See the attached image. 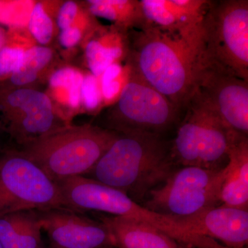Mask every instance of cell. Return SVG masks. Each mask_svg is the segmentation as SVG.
<instances>
[{
  "label": "cell",
  "instance_id": "obj_1",
  "mask_svg": "<svg viewBox=\"0 0 248 248\" xmlns=\"http://www.w3.org/2000/svg\"><path fill=\"white\" fill-rule=\"evenodd\" d=\"M129 71L184 112L195 92L200 33H172L148 24L128 32Z\"/></svg>",
  "mask_w": 248,
  "mask_h": 248
},
{
  "label": "cell",
  "instance_id": "obj_19",
  "mask_svg": "<svg viewBox=\"0 0 248 248\" xmlns=\"http://www.w3.org/2000/svg\"><path fill=\"white\" fill-rule=\"evenodd\" d=\"M53 58L51 49L44 46H32L24 52L22 64L17 71L0 85L9 88H22L33 82L39 73Z\"/></svg>",
  "mask_w": 248,
  "mask_h": 248
},
{
  "label": "cell",
  "instance_id": "obj_23",
  "mask_svg": "<svg viewBox=\"0 0 248 248\" xmlns=\"http://www.w3.org/2000/svg\"><path fill=\"white\" fill-rule=\"evenodd\" d=\"M122 73L123 68L117 63H112L106 70L101 76V93L102 97L106 101L115 99L120 94L123 88L122 87Z\"/></svg>",
  "mask_w": 248,
  "mask_h": 248
},
{
  "label": "cell",
  "instance_id": "obj_26",
  "mask_svg": "<svg viewBox=\"0 0 248 248\" xmlns=\"http://www.w3.org/2000/svg\"><path fill=\"white\" fill-rule=\"evenodd\" d=\"M82 37L81 29L76 26H73L61 31L59 37L60 44L64 48H73L79 43Z\"/></svg>",
  "mask_w": 248,
  "mask_h": 248
},
{
  "label": "cell",
  "instance_id": "obj_17",
  "mask_svg": "<svg viewBox=\"0 0 248 248\" xmlns=\"http://www.w3.org/2000/svg\"><path fill=\"white\" fill-rule=\"evenodd\" d=\"M89 41L86 46V58L93 76L99 78L116 60L128 53V32L115 27Z\"/></svg>",
  "mask_w": 248,
  "mask_h": 248
},
{
  "label": "cell",
  "instance_id": "obj_24",
  "mask_svg": "<svg viewBox=\"0 0 248 248\" xmlns=\"http://www.w3.org/2000/svg\"><path fill=\"white\" fill-rule=\"evenodd\" d=\"M81 102L87 110H94L102 99L97 78L92 74L86 75L83 78L81 89Z\"/></svg>",
  "mask_w": 248,
  "mask_h": 248
},
{
  "label": "cell",
  "instance_id": "obj_6",
  "mask_svg": "<svg viewBox=\"0 0 248 248\" xmlns=\"http://www.w3.org/2000/svg\"><path fill=\"white\" fill-rule=\"evenodd\" d=\"M226 166L219 170L178 167L162 185L153 189L142 206L166 216L187 217L221 205L220 194Z\"/></svg>",
  "mask_w": 248,
  "mask_h": 248
},
{
  "label": "cell",
  "instance_id": "obj_18",
  "mask_svg": "<svg viewBox=\"0 0 248 248\" xmlns=\"http://www.w3.org/2000/svg\"><path fill=\"white\" fill-rule=\"evenodd\" d=\"M90 14L115 23L116 27L125 31L146 27L141 2L137 0H90Z\"/></svg>",
  "mask_w": 248,
  "mask_h": 248
},
{
  "label": "cell",
  "instance_id": "obj_4",
  "mask_svg": "<svg viewBox=\"0 0 248 248\" xmlns=\"http://www.w3.org/2000/svg\"><path fill=\"white\" fill-rule=\"evenodd\" d=\"M239 135L194 93L170 141L171 158L177 167L223 169L229 161L232 144Z\"/></svg>",
  "mask_w": 248,
  "mask_h": 248
},
{
  "label": "cell",
  "instance_id": "obj_10",
  "mask_svg": "<svg viewBox=\"0 0 248 248\" xmlns=\"http://www.w3.org/2000/svg\"><path fill=\"white\" fill-rule=\"evenodd\" d=\"M0 122L5 133L22 147L68 125L45 93L1 85Z\"/></svg>",
  "mask_w": 248,
  "mask_h": 248
},
{
  "label": "cell",
  "instance_id": "obj_9",
  "mask_svg": "<svg viewBox=\"0 0 248 248\" xmlns=\"http://www.w3.org/2000/svg\"><path fill=\"white\" fill-rule=\"evenodd\" d=\"M129 71V70H128ZM183 111L129 71L128 81L109 115L108 130L135 131L165 137L177 128Z\"/></svg>",
  "mask_w": 248,
  "mask_h": 248
},
{
  "label": "cell",
  "instance_id": "obj_3",
  "mask_svg": "<svg viewBox=\"0 0 248 248\" xmlns=\"http://www.w3.org/2000/svg\"><path fill=\"white\" fill-rule=\"evenodd\" d=\"M117 135V132L89 124L68 125L23 147L19 151L55 182L86 175Z\"/></svg>",
  "mask_w": 248,
  "mask_h": 248
},
{
  "label": "cell",
  "instance_id": "obj_16",
  "mask_svg": "<svg viewBox=\"0 0 248 248\" xmlns=\"http://www.w3.org/2000/svg\"><path fill=\"white\" fill-rule=\"evenodd\" d=\"M36 210L0 216V243L4 248H45Z\"/></svg>",
  "mask_w": 248,
  "mask_h": 248
},
{
  "label": "cell",
  "instance_id": "obj_5",
  "mask_svg": "<svg viewBox=\"0 0 248 248\" xmlns=\"http://www.w3.org/2000/svg\"><path fill=\"white\" fill-rule=\"evenodd\" d=\"M203 55L248 81V1H211L201 27Z\"/></svg>",
  "mask_w": 248,
  "mask_h": 248
},
{
  "label": "cell",
  "instance_id": "obj_15",
  "mask_svg": "<svg viewBox=\"0 0 248 248\" xmlns=\"http://www.w3.org/2000/svg\"><path fill=\"white\" fill-rule=\"evenodd\" d=\"M221 205L248 210V137H236L222 184Z\"/></svg>",
  "mask_w": 248,
  "mask_h": 248
},
{
  "label": "cell",
  "instance_id": "obj_13",
  "mask_svg": "<svg viewBox=\"0 0 248 248\" xmlns=\"http://www.w3.org/2000/svg\"><path fill=\"white\" fill-rule=\"evenodd\" d=\"M179 218L195 232L221 241L225 247L246 248L247 246L248 210L220 205Z\"/></svg>",
  "mask_w": 248,
  "mask_h": 248
},
{
  "label": "cell",
  "instance_id": "obj_27",
  "mask_svg": "<svg viewBox=\"0 0 248 248\" xmlns=\"http://www.w3.org/2000/svg\"><path fill=\"white\" fill-rule=\"evenodd\" d=\"M8 35L6 31L0 27V50L2 49L7 42Z\"/></svg>",
  "mask_w": 248,
  "mask_h": 248
},
{
  "label": "cell",
  "instance_id": "obj_30",
  "mask_svg": "<svg viewBox=\"0 0 248 248\" xmlns=\"http://www.w3.org/2000/svg\"><path fill=\"white\" fill-rule=\"evenodd\" d=\"M45 248H50V246H45Z\"/></svg>",
  "mask_w": 248,
  "mask_h": 248
},
{
  "label": "cell",
  "instance_id": "obj_29",
  "mask_svg": "<svg viewBox=\"0 0 248 248\" xmlns=\"http://www.w3.org/2000/svg\"><path fill=\"white\" fill-rule=\"evenodd\" d=\"M0 248H3L2 245H1V243H0Z\"/></svg>",
  "mask_w": 248,
  "mask_h": 248
},
{
  "label": "cell",
  "instance_id": "obj_25",
  "mask_svg": "<svg viewBox=\"0 0 248 248\" xmlns=\"http://www.w3.org/2000/svg\"><path fill=\"white\" fill-rule=\"evenodd\" d=\"M79 8L73 1H65L62 5L57 17V24L60 30H64L73 27V23L78 16Z\"/></svg>",
  "mask_w": 248,
  "mask_h": 248
},
{
  "label": "cell",
  "instance_id": "obj_2",
  "mask_svg": "<svg viewBox=\"0 0 248 248\" xmlns=\"http://www.w3.org/2000/svg\"><path fill=\"white\" fill-rule=\"evenodd\" d=\"M177 166L166 137L141 132L118 133L97 164L84 176L121 191L139 204L162 185Z\"/></svg>",
  "mask_w": 248,
  "mask_h": 248
},
{
  "label": "cell",
  "instance_id": "obj_28",
  "mask_svg": "<svg viewBox=\"0 0 248 248\" xmlns=\"http://www.w3.org/2000/svg\"><path fill=\"white\" fill-rule=\"evenodd\" d=\"M3 133H5L4 128H3L2 125H1V122H0V140H1V135ZM5 148H3L1 146V140H0V156L2 155L3 152L4 151Z\"/></svg>",
  "mask_w": 248,
  "mask_h": 248
},
{
  "label": "cell",
  "instance_id": "obj_22",
  "mask_svg": "<svg viewBox=\"0 0 248 248\" xmlns=\"http://www.w3.org/2000/svg\"><path fill=\"white\" fill-rule=\"evenodd\" d=\"M25 50L9 41L0 50V82L8 79L22 64Z\"/></svg>",
  "mask_w": 248,
  "mask_h": 248
},
{
  "label": "cell",
  "instance_id": "obj_7",
  "mask_svg": "<svg viewBox=\"0 0 248 248\" xmlns=\"http://www.w3.org/2000/svg\"><path fill=\"white\" fill-rule=\"evenodd\" d=\"M47 209L71 210L58 186L40 168L20 151L5 149L0 156V216Z\"/></svg>",
  "mask_w": 248,
  "mask_h": 248
},
{
  "label": "cell",
  "instance_id": "obj_8",
  "mask_svg": "<svg viewBox=\"0 0 248 248\" xmlns=\"http://www.w3.org/2000/svg\"><path fill=\"white\" fill-rule=\"evenodd\" d=\"M73 211L101 212L112 216L126 217L155 227L172 239L181 241L185 237V227L174 217L155 213L136 203L118 190L81 176L55 182Z\"/></svg>",
  "mask_w": 248,
  "mask_h": 248
},
{
  "label": "cell",
  "instance_id": "obj_20",
  "mask_svg": "<svg viewBox=\"0 0 248 248\" xmlns=\"http://www.w3.org/2000/svg\"><path fill=\"white\" fill-rule=\"evenodd\" d=\"M83 78L79 71L67 67L55 71L50 77L49 85L58 99L76 109L81 102Z\"/></svg>",
  "mask_w": 248,
  "mask_h": 248
},
{
  "label": "cell",
  "instance_id": "obj_11",
  "mask_svg": "<svg viewBox=\"0 0 248 248\" xmlns=\"http://www.w3.org/2000/svg\"><path fill=\"white\" fill-rule=\"evenodd\" d=\"M227 127L248 137V81L207 58L201 50L195 92Z\"/></svg>",
  "mask_w": 248,
  "mask_h": 248
},
{
  "label": "cell",
  "instance_id": "obj_21",
  "mask_svg": "<svg viewBox=\"0 0 248 248\" xmlns=\"http://www.w3.org/2000/svg\"><path fill=\"white\" fill-rule=\"evenodd\" d=\"M29 29L31 35L38 43L46 45L53 35V23L42 3L34 4L29 19Z\"/></svg>",
  "mask_w": 248,
  "mask_h": 248
},
{
  "label": "cell",
  "instance_id": "obj_12",
  "mask_svg": "<svg viewBox=\"0 0 248 248\" xmlns=\"http://www.w3.org/2000/svg\"><path fill=\"white\" fill-rule=\"evenodd\" d=\"M36 211L42 230L48 234L50 248H117L113 235L102 221L66 209Z\"/></svg>",
  "mask_w": 248,
  "mask_h": 248
},
{
  "label": "cell",
  "instance_id": "obj_14",
  "mask_svg": "<svg viewBox=\"0 0 248 248\" xmlns=\"http://www.w3.org/2000/svg\"><path fill=\"white\" fill-rule=\"evenodd\" d=\"M98 218L110 230L117 248H189L144 222L112 215Z\"/></svg>",
  "mask_w": 248,
  "mask_h": 248
}]
</instances>
